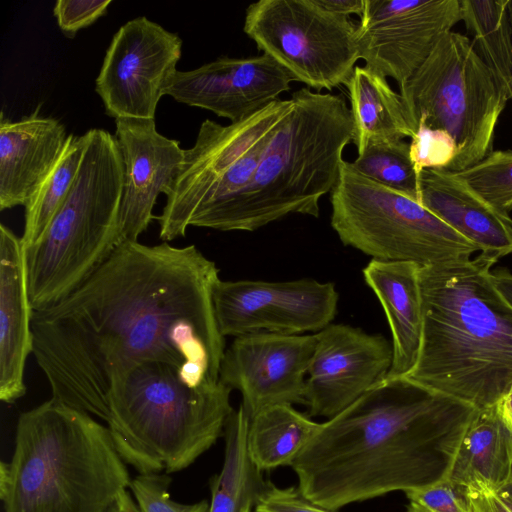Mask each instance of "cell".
<instances>
[{
    "instance_id": "6da1fadb",
    "label": "cell",
    "mask_w": 512,
    "mask_h": 512,
    "mask_svg": "<svg viewBox=\"0 0 512 512\" xmlns=\"http://www.w3.org/2000/svg\"><path fill=\"white\" fill-rule=\"evenodd\" d=\"M220 280L195 245L122 242L69 295L32 311V353L52 398L107 422L113 386L142 363L175 366L192 387L217 384Z\"/></svg>"
},
{
    "instance_id": "7a4b0ae2",
    "label": "cell",
    "mask_w": 512,
    "mask_h": 512,
    "mask_svg": "<svg viewBox=\"0 0 512 512\" xmlns=\"http://www.w3.org/2000/svg\"><path fill=\"white\" fill-rule=\"evenodd\" d=\"M476 408L400 376L320 423L291 464L298 489L337 511L447 479Z\"/></svg>"
},
{
    "instance_id": "3957f363",
    "label": "cell",
    "mask_w": 512,
    "mask_h": 512,
    "mask_svg": "<svg viewBox=\"0 0 512 512\" xmlns=\"http://www.w3.org/2000/svg\"><path fill=\"white\" fill-rule=\"evenodd\" d=\"M492 263L421 267L423 333L408 378L483 409L512 390V308L495 288Z\"/></svg>"
},
{
    "instance_id": "277c9868",
    "label": "cell",
    "mask_w": 512,
    "mask_h": 512,
    "mask_svg": "<svg viewBox=\"0 0 512 512\" xmlns=\"http://www.w3.org/2000/svg\"><path fill=\"white\" fill-rule=\"evenodd\" d=\"M130 483L109 428L53 398L19 416L0 463L5 512H106Z\"/></svg>"
},
{
    "instance_id": "5b68a950",
    "label": "cell",
    "mask_w": 512,
    "mask_h": 512,
    "mask_svg": "<svg viewBox=\"0 0 512 512\" xmlns=\"http://www.w3.org/2000/svg\"><path fill=\"white\" fill-rule=\"evenodd\" d=\"M230 393L221 381L192 387L175 366L142 363L113 386L107 427L121 458L139 474L178 472L224 435L234 411Z\"/></svg>"
},
{
    "instance_id": "8992f818",
    "label": "cell",
    "mask_w": 512,
    "mask_h": 512,
    "mask_svg": "<svg viewBox=\"0 0 512 512\" xmlns=\"http://www.w3.org/2000/svg\"><path fill=\"white\" fill-rule=\"evenodd\" d=\"M268 141L231 231H255L291 214L318 217L354 139L350 108L339 95L303 87Z\"/></svg>"
},
{
    "instance_id": "52a82bcc",
    "label": "cell",
    "mask_w": 512,
    "mask_h": 512,
    "mask_svg": "<svg viewBox=\"0 0 512 512\" xmlns=\"http://www.w3.org/2000/svg\"><path fill=\"white\" fill-rule=\"evenodd\" d=\"M71 190L42 237L25 249L29 303L48 308L75 290L120 245L124 167L116 137L93 128Z\"/></svg>"
},
{
    "instance_id": "ba28073f",
    "label": "cell",
    "mask_w": 512,
    "mask_h": 512,
    "mask_svg": "<svg viewBox=\"0 0 512 512\" xmlns=\"http://www.w3.org/2000/svg\"><path fill=\"white\" fill-rule=\"evenodd\" d=\"M292 99H276L240 121L202 122L195 144L157 217L164 242L186 235L188 227L231 231L260 157L275 129L289 113Z\"/></svg>"
},
{
    "instance_id": "9c48e42d",
    "label": "cell",
    "mask_w": 512,
    "mask_h": 512,
    "mask_svg": "<svg viewBox=\"0 0 512 512\" xmlns=\"http://www.w3.org/2000/svg\"><path fill=\"white\" fill-rule=\"evenodd\" d=\"M399 90L414 133L425 126L453 139L456 155L448 171L466 170L492 152L494 131L509 99L468 37L444 34Z\"/></svg>"
},
{
    "instance_id": "30bf717a",
    "label": "cell",
    "mask_w": 512,
    "mask_h": 512,
    "mask_svg": "<svg viewBox=\"0 0 512 512\" xmlns=\"http://www.w3.org/2000/svg\"><path fill=\"white\" fill-rule=\"evenodd\" d=\"M330 203V223L341 242L375 260L426 267L468 261L479 252L419 202L365 177L346 160Z\"/></svg>"
},
{
    "instance_id": "8fae6325",
    "label": "cell",
    "mask_w": 512,
    "mask_h": 512,
    "mask_svg": "<svg viewBox=\"0 0 512 512\" xmlns=\"http://www.w3.org/2000/svg\"><path fill=\"white\" fill-rule=\"evenodd\" d=\"M243 30L293 81L321 92L344 85L360 59L350 16L316 0H260L245 11Z\"/></svg>"
},
{
    "instance_id": "7c38bea8",
    "label": "cell",
    "mask_w": 512,
    "mask_h": 512,
    "mask_svg": "<svg viewBox=\"0 0 512 512\" xmlns=\"http://www.w3.org/2000/svg\"><path fill=\"white\" fill-rule=\"evenodd\" d=\"M181 54L179 35L145 16L121 26L95 81L106 114L114 119H155Z\"/></svg>"
},
{
    "instance_id": "4fadbf2b",
    "label": "cell",
    "mask_w": 512,
    "mask_h": 512,
    "mask_svg": "<svg viewBox=\"0 0 512 512\" xmlns=\"http://www.w3.org/2000/svg\"><path fill=\"white\" fill-rule=\"evenodd\" d=\"M339 295L335 285L313 279L285 282L223 281L213 301L221 334L301 335L318 332L333 321Z\"/></svg>"
},
{
    "instance_id": "5bb4252c",
    "label": "cell",
    "mask_w": 512,
    "mask_h": 512,
    "mask_svg": "<svg viewBox=\"0 0 512 512\" xmlns=\"http://www.w3.org/2000/svg\"><path fill=\"white\" fill-rule=\"evenodd\" d=\"M459 21L460 0H365L357 30L360 59L401 86Z\"/></svg>"
},
{
    "instance_id": "9a60e30c",
    "label": "cell",
    "mask_w": 512,
    "mask_h": 512,
    "mask_svg": "<svg viewBox=\"0 0 512 512\" xmlns=\"http://www.w3.org/2000/svg\"><path fill=\"white\" fill-rule=\"evenodd\" d=\"M315 346V333L235 337L225 350L219 379L241 393L250 417L274 405L305 404V375Z\"/></svg>"
},
{
    "instance_id": "2e32d148",
    "label": "cell",
    "mask_w": 512,
    "mask_h": 512,
    "mask_svg": "<svg viewBox=\"0 0 512 512\" xmlns=\"http://www.w3.org/2000/svg\"><path fill=\"white\" fill-rule=\"evenodd\" d=\"M315 335L304 405L309 417L330 419L387 377L393 348L383 335L347 324H330Z\"/></svg>"
},
{
    "instance_id": "e0dca14e",
    "label": "cell",
    "mask_w": 512,
    "mask_h": 512,
    "mask_svg": "<svg viewBox=\"0 0 512 512\" xmlns=\"http://www.w3.org/2000/svg\"><path fill=\"white\" fill-rule=\"evenodd\" d=\"M292 81L289 73L266 54L223 56L190 71L177 70L165 95L234 123L279 99Z\"/></svg>"
},
{
    "instance_id": "ac0fdd59",
    "label": "cell",
    "mask_w": 512,
    "mask_h": 512,
    "mask_svg": "<svg viewBox=\"0 0 512 512\" xmlns=\"http://www.w3.org/2000/svg\"><path fill=\"white\" fill-rule=\"evenodd\" d=\"M115 125L124 167L121 244L138 241L155 218L157 197L172 191L184 163V149L179 141L160 134L154 119L118 118Z\"/></svg>"
},
{
    "instance_id": "d6986e66",
    "label": "cell",
    "mask_w": 512,
    "mask_h": 512,
    "mask_svg": "<svg viewBox=\"0 0 512 512\" xmlns=\"http://www.w3.org/2000/svg\"><path fill=\"white\" fill-rule=\"evenodd\" d=\"M419 203L476 246L493 265L512 253V219L476 194L456 173L422 169Z\"/></svg>"
},
{
    "instance_id": "ffe728a7",
    "label": "cell",
    "mask_w": 512,
    "mask_h": 512,
    "mask_svg": "<svg viewBox=\"0 0 512 512\" xmlns=\"http://www.w3.org/2000/svg\"><path fill=\"white\" fill-rule=\"evenodd\" d=\"M18 121L0 118V210L25 206L52 170L68 135L56 119L38 113Z\"/></svg>"
},
{
    "instance_id": "44dd1931",
    "label": "cell",
    "mask_w": 512,
    "mask_h": 512,
    "mask_svg": "<svg viewBox=\"0 0 512 512\" xmlns=\"http://www.w3.org/2000/svg\"><path fill=\"white\" fill-rule=\"evenodd\" d=\"M25 248L21 237L0 225V399L14 403L26 393L24 371L32 353Z\"/></svg>"
},
{
    "instance_id": "7402d4cb",
    "label": "cell",
    "mask_w": 512,
    "mask_h": 512,
    "mask_svg": "<svg viewBox=\"0 0 512 512\" xmlns=\"http://www.w3.org/2000/svg\"><path fill=\"white\" fill-rule=\"evenodd\" d=\"M421 266L413 262L372 259L363 269L366 284L383 307L392 335L393 359L386 378L407 376L422 342Z\"/></svg>"
},
{
    "instance_id": "603a6c76",
    "label": "cell",
    "mask_w": 512,
    "mask_h": 512,
    "mask_svg": "<svg viewBox=\"0 0 512 512\" xmlns=\"http://www.w3.org/2000/svg\"><path fill=\"white\" fill-rule=\"evenodd\" d=\"M447 479L466 491L495 492L512 481V428L497 404L477 409Z\"/></svg>"
},
{
    "instance_id": "cb8c5ba5",
    "label": "cell",
    "mask_w": 512,
    "mask_h": 512,
    "mask_svg": "<svg viewBox=\"0 0 512 512\" xmlns=\"http://www.w3.org/2000/svg\"><path fill=\"white\" fill-rule=\"evenodd\" d=\"M357 154L368 146L413 138L400 94L387 78L366 66H356L346 81Z\"/></svg>"
},
{
    "instance_id": "d4e9b609",
    "label": "cell",
    "mask_w": 512,
    "mask_h": 512,
    "mask_svg": "<svg viewBox=\"0 0 512 512\" xmlns=\"http://www.w3.org/2000/svg\"><path fill=\"white\" fill-rule=\"evenodd\" d=\"M250 416L240 404L231 414L224 431L225 454L219 474L210 479L208 512H241L255 507L267 482L252 462L247 449Z\"/></svg>"
},
{
    "instance_id": "484cf974",
    "label": "cell",
    "mask_w": 512,
    "mask_h": 512,
    "mask_svg": "<svg viewBox=\"0 0 512 512\" xmlns=\"http://www.w3.org/2000/svg\"><path fill=\"white\" fill-rule=\"evenodd\" d=\"M319 427L320 423L298 412L292 405L262 409L249 420V456L261 471L291 466Z\"/></svg>"
},
{
    "instance_id": "4316f807",
    "label": "cell",
    "mask_w": 512,
    "mask_h": 512,
    "mask_svg": "<svg viewBox=\"0 0 512 512\" xmlns=\"http://www.w3.org/2000/svg\"><path fill=\"white\" fill-rule=\"evenodd\" d=\"M508 0H460L461 20L473 35V45L512 99V46L507 18Z\"/></svg>"
},
{
    "instance_id": "83f0119b",
    "label": "cell",
    "mask_w": 512,
    "mask_h": 512,
    "mask_svg": "<svg viewBox=\"0 0 512 512\" xmlns=\"http://www.w3.org/2000/svg\"><path fill=\"white\" fill-rule=\"evenodd\" d=\"M86 147L85 133L69 134L58 161L25 205L24 248L34 245L68 196L77 177Z\"/></svg>"
},
{
    "instance_id": "f1b7e54d",
    "label": "cell",
    "mask_w": 512,
    "mask_h": 512,
    "mask_svg": "<svg viewBox=\"0 0 512 512\" xmlns=\"http://www.w3.org/2000/svg\"><path fill=\"white\" fill-rule=\"evenodd\" d=\"M351 164L365 177L419 202V172L405 140L370 145Z\"/></svg>"
},
{
    "instance_id": "f546056e",
    "label": "cell",
    "mask_w": 512,
    "mask_h": 512,
    "mask_svg": "<svg viewBox=\"0 0 512 512\" xmlns=\"http://www.w3.org/2000/svg\"><path fill=\"white\" fill-rule=\"evenodd\" d=\"M456 174L487 203L509 214L512 209V151H492L477 164Z\"/></svg>"
},
{
    "instance_id": "4dcf8cb0",
    "label": "cell",
    "mask_w": 512,
    "mask_h": 512,
    "mask_svg": "<svg viewBox=\"0 0 512 512\" xmlns=\"http://www.w3.org/2000/svg\"><path fill=\"white\" fill-rule=\"evenodd\" d=\"M171 478L167 474H138L131 479V490L140 512H208L209 503L202 500L193 504H182L170 498Z\"/></svg>"
},
{
    "instance_id": "1f68e13d",
    "label": "cell",
    "mask_w": 512,
    "mask_h": 512,
    "mask_svg": "<svg viewBox=\"0 0 512 512\" xmlns=\"http://www.w3.org/2000/svg\"><path fill=\"white\" fill-rule=\"evenodd\" d=\"M410 144V157L417 171L422 169L447 170L456 155L453 139L442 130L419 126Z\"/></svg>"
},
{
    "instance_id": "d6a6232c",
    "label": "cell",
    "mask_w": 512,
    "mask_h": 512,
    "mask_svg": "<svg viewBox=\"0 0 512 512\" xmlns=\"http://www.w3.org/2000/svg\"><path fill=\"white\" fill-rule=\"evenodd\" d=\"M405 494L408 512H472L464 489L448 479Z\"/></svg>"
},
{
    "instance_id": "836d02e7",
    "label": "cell",
    "mask_w": 512,
    "mask_h": 512,
    "mask_svg": "<svg viewBox=\"0 0 512 512\" xmlns=\"http://www.w3.org/2000/svg\"><path fill=\"white\" fill-rule=\"evenodd\" d=\"M111 0H58L53 13L59 28L69 37L103 16Z\"/></svg>"
},
{
    "instance_id": "e575fe53",
    "label": "cell",
    "mask_w": 512,
    "mask_h": 512,
    "mask_svg": "<svg viewBox=\"0 0 512 512\" xmlns=\"http://www.w3.org/2000/svg\"><path fill=\"white\" fill-rule=\"evenodd\" d=\"M254 512H336L323 508L307 499L294 487L279 488L267 482Z\"/></svg>"
},
{
    "instance_id": "d590c367",
    "label": "cell",
    "mask_w": 512,
    "mask_h": 512,
    "mask_svg": "<svg viewBox=\"0 0 512 512\" xmlns=\"http://www.w3.org/2000/svg\"><path fill=\"white\" fill-rule=\"evenodd\" d=\"M464 491L472 512H512V498L503 487L495 492Z\"/></svg>"
},
{
    "instance_id": "8d00e7d4",
    "label": "cell",
    "mask_w": 512,
    "mask_h": 512,
    "mask_svg": "<svg viewBox=\"0 0 512 512\" xmlns=\"http://www.w3.org/2000/svg\"><path fill=\"white\" fill-rule=\"evenodd\" d=\"M317 4L332 12L350 16L362 15L365 7V0H316Z\"/></svg>"
},
{
    "instance_id": "74e56055",
    "label": "cell",
    "mask_w": 512,
    "mask_h": 512,
    "mask_svg": "<svg viewBox=\"0 0 512 512\" xmlns=\"http://www.w3.org/2000/svg\"><path fill=\"white\" fill-rule=\"evenodd\" d=\"M491 278L499 294L512 308V274L507 270L500 269L491 272Z\"/></svg>"
},
{
    "instance_id": "f35d334b",
    "label": "cell",
    "mask_w": 512,
    "mask_h": 512,
    "mask_svg": "<svg viewBox=\"0 0 512 512\" xmlns=\"http://www.w3.org/2000/svg\"><path fill=\"white\" fill-rule=\"evenodd\" d=\"M106 512H140L128 489L123 491Z\"/></svg>"
},
{
    "instance_id": "ab89813d",
    "label": "cell",
    "mask_w": 512,
    "mask_h": 512,
    "mask_svg": "<svg viewBox=\"0 0 512 512\" xmlns=\"http://www.w3.org/2000/svg\"><path fill=\"white\" fill-rule=\"evenodd\" d=\"M497 408L504 421L512 428V390L498 401Z\"/></svg>"
},
{
    "instance_id": "60d3db41",
    "label": "cell",
    "mask_w": 512,
    "mask_h": 512,
    "mask_svg": "<svg viewBox=\"0 0 512 512\" xmlns=\"http://www.w3.org/2000/svg\"><path fill=\"white\" fill-rule=\"evenodd\" d=\"M507 18H508L511 46H512V0H508V4H507Z\"/></svg>"
},
{
    "instance_id": "b9f144b4",
    "label": "cell",
    "mask_w": 512,
    "mask_h": 512,
    "mask_svg": "<svg viewBox=\"0 0 512 512\" xmlns=\"http://www.w3.org/2000/svg\"><path fill=\"white\" fill-rule=\"evenodd\" d=\"M253 511H254L253 507H246L241 512H253Z\"/></svg>"
},
{
    "instance_id": "7bdbcfd3",
    "label": "cell",
    "mask_w": 512,
    "mask_h": 512,
    "mask_svg": "<svg viewBox=\"0 0 512 512\" xmlns=\"http://www.w3.org/2000/svg\"><path fill=\"white\" fill-rule=\"evenodd\" d=\"M254 512V511H253Z\"/></svg>"
}]
</instances>
